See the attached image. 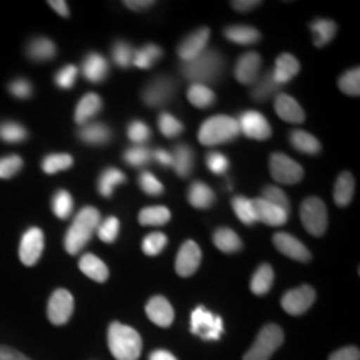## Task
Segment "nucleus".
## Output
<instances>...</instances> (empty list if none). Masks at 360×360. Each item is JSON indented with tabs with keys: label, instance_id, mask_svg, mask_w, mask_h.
<instances>
[{
	"label": "nucleus",
	"instance_id": "f257e3e1",
	"mask_svg": "<svg viewBox=\"0 0 360 360\" xmlns=\"http://www.w3.org/2000/svg\"><path fill=\"white\" fill-rule=\"evenodd\" d=\"M224 72V57L217 51L205 49L199 57L182 65V74L192 84H200L209 87L217 82Z\"/></svg>",
	"mask_w": 360,
	"mask_h": 360
},
{
	"label": "nucleus",
	"instance_id": "f03ea898",
	"mask_svg": "<svg viewBox=\"0 0 360 360\" xmlns=\"http://www.w3.org/2000/svg\"><path fill=\"white\" fill-rule=\"evenodd\" d=\"M98 224H101V212L96 207H84L65 233V250L72 255L79 254L97 231Z\"/></svg>",
	"mask_w": 360,
	"mask_h": 360
},
{
	"label": "nucleus",
	"instance_id": "7ed1b4c3",
	"mask_svg": "<svg viewBox=\"0 0 360 360\" xmlns=\"http://www.w3.org/2000/svg\"><path fill=\"white\" fill-rule=\"evenodd\" d=\"M109 349L117 360H137L142 352V339L135 328L120 322L109 327Z\"/></svg>",
	"mask_w": 360,
	"mask_h": 360
},
{
	"label": "nucleus",
	"instance_id": "20e7f679",
	"mask_svg": "<svg viewBox=\"0 0 360 360\" xmlns=\"http://www.w3.org/2000/svg\"><path fill=\"white\" fill-rule=\"evenodd\" d=\"M238 134L240 130H238V124L233 117L214 115L200 125L199 142L205 147H214L219 143L236 141Z\"/></svg>",
	"mask_w": 360,
	"mask_h": 360
},
{
	"label": "nucleus",
	"instance_id": "39448f33",
	"mask_svg": "<svg viewBox=\"0 0 360 360\" xmlns=\"http://www.w3.org/2000/svg\"><path fill=\"white\" fill-rule=\"evenodd\" d=\"M283 342V332L277 323H267L260 328L257 339L244 354V360H270Z\"/></svg>",
	"mask_w": 360,
	"mask_h": 360
},
{
	"label": "nucleus",
	"instance_id": "423d86ee",
	"mask_svg": "<svg viewBox=\"0 0 360 360\" xmlns=\"http://www.w3.org/2000/svg\"><path fill=\"white\" fill-rule=\"evenodd\" d=\"M327 207L319 197H309L300 207V220H302L305 231L314 237H321L327 231Z\"/></svg>",
	"mask_w": 360,
	"mask_h": 360
},
{
	"label": "nucleus",
	"instance_id": "0eeeda50",
	"mask_svg": "<svg viewBox=\"0 0 360 360\" xmlns=\"http://www.w3.org/2000/svg\"><path fill=\"white\" fill-rule=\"evenodd\" d=\"M191 332L202 340H219L224 334V322L204 305H199L191 315Z\"/></svg>",
	"mask_w": 360,
	"mask_h": 360
},
{
	"label": "nucleus",
	"instance_id": "6e6552de",
	"mask_svg": "<svg viewBox=\"0 0 360 360\" xmlns=\"http://www.w3.org/2000/svg\"><path fill=\"white\" fill-rule=\"evenodd\" d=\"M269 167L272 179L281 184H287V186L299 184L304 177V169L282 152H276V154L270 155Z\"/></svg>",
	"mask_w": 360,
	"mask_h": 360
},
{
	"label": "nucleus",
	"instance_id": "1a4fd4ad",
	"mask_svg": "<svg viewBox=\"0 0 360 360\" xmlns=\"http://www.w3.org/2000/svg\"><path fill=\"white\" fill-rule=\"evenodd\" d=\"M74 314V297L69 290L57 289L49 299L47 317L53 326H64Z\"/></svg>",
	"mask_w": 360,
	"mask_h": 360
},
{
	"label": "nucleus",
	"instance_id": "9d476101",
	"mask_svg": "<svg viewBox=\"0 0 360 360\" xmlns=\"http://www.w3.org/2000/svg\"><path fill=\"white\" fill-rule=\"evenodd\" d=\"M238 130L245 135V137L254 139V141H267L272 134V129L267 122V119L255 110L242 112L240 117L237 119Z\"/></svg>",
	"mask_w": 360,
	"mask_h": 360
},
{
	"label": "nucleus",
	"instance_id": "9b49d317",
	"mask_svg": "<svg viewBox=\"0 0 360 360\" xmlns=\"http://www.w3.org/2000/svg\"><path fill=\"white\" fill-rule=\"evenodd\" d=\"M175 82L170 77H157L143 89L142 98L148 107L165 105L175 96Z\"/></svg>",
	"mask_w": 360,
	"mask_h": 360
},
{
	"label": "nucleus",
	"instance_id": "f8f14e48",
	"mask_svg": "<svg viewBox=\"0 0 360 360\" xmlns=\"http://www.w3.org/2000/svg\"><path fill=\"white\" fill-rule=\"evenodd\" d=\"M315 302V290L310 285H300L285 292L282 297V309L290 315H302Z\"/></svg>",
	"mask_w": 360,
	"mask_h": 360
},
{
	"label": "nucleus",
	"instance_id": "ddd939ff",
	"mask_svg": "<svg viewBox=\"0 0 360 360\" xmlns=\"http://www.w3.org/2000/svg\"><path fill=\"white\" fill-rule=\"evenodd\" d=\"M42 252H44V232L37 227L29 229L20 240V247H19L20 262L27 265V267H32V265L39 262Z\"/></svg>",
	"mask_w": 360,
	"mask_h": 360
},
{
	"label": "nucleus",
	"instance_id": "4468645a",
	"mask_svg": "<svg viewBox=\"0 0 360 360\" xmlns=\"http://www.w3.org/2000/svg\"><path fill=\"white\" fill-rule=\"evenodd\" d=\"M202 260V250L200 247L193 240L184 242V245L180 247L177 260H175V270L180 277H191L197 272Z\"/></svg>",
	"mask_w": 360,
	"mask_h": 360
},
{
	"label": "nucleus",
	"instance_id": "2eb2a0df",
	"mask_svg": "<svg viewBox=\"0 0 360 360\" xmlns=\"http://www.w3.org/2000/svg\"><path fill=\"white\" fill-rule=\"evenodd\" d=\"M272 242L281 254L287 255V257L292 260H297V262H309V260L312 259V254H310L307 247H305L299 238L290 236V233L278 232L274 236Z\"/></svg>",
	"mask_w": 360,
	"mask_h": 360
},
{
	"label": "nucleus",
	"instance_id": "dca6fc26",
	"mask_svg": "<svg viewBox=\"0 0 360 360\" xmlns=\"http://www.w3.org/2000/svg\"><path fill=\"white\" fill-rule=\"evenodd\" d=\"M209 39H210V30L207 29V27L195 30V32H192L191 35H187V37L179 44V49H177L180 60H184V64H186V62H191L193 58L199 57L200 53L207 49Z\"/></svg>",
	"mask_w": 360,
	"mask_h": 360
},
{
	"label": "nucleus",
	"instance_id": "f3484780",
	"mask_svg": "<svg viewBox=\"0 0 360 360\" xmlns=\"http://www.w3.org/2000/svg\"><path fill=\"white\" fill-rule=\"evenodd\" d=\"M260 67H262V58L257 52H247L237 60L236 69V79L244 85H252L257 82L260 77Z\"/></svg>",
	"mask_w": 360,
	"mask_h": 360
},
{
	"label": "nucleus",
	"instance_id": "a211bd4d",
	"mask_svg": "<svg viewBox=\"0 0 360 360\" xmlns=\"http://www.w3.org/2000/svg\"><path fill=\"white\" fill-rule=\"evenodd\" d=\"M146 314L155 326H159L162 328H167L172 326L175 317L172 305H170L169 300L162 295H155L148 300L146 305Z\"/></svg>",
	"mask_w": 360,
	"mask_h": 360
},
{
	"label": "nucleus",
	"instance_id": "6ab92c4d",
	"mask_svg": "<svg viewBox=\"0 0 360 360\" xmlns=\"http://www.w3.org/2000/svg\"><path fill=\"white\" fill-rule=\"evenodd\" d=\"M274 105H276L277 115L281 117L282 120H285V122L300 124L305 120L304 109L300 107V103L297 102L294 97L287 96V94H277Z\"/></svg>",
	"mask_w": 360,
	"mask_h": 360
},
{
	"label": "nucleus",
	"instance_id": "aec40b11",
	"mask_svg": "<svg viewBox=\"0 0 360 360\" xmlns=\"http://www.w3.org/2000/svg\"><path fill=\"white\" fill-rule=\"evenodd\" d=\"M255 215H257V222H264L270 227H281L289 219V212L281 209V207L269 204L264 199H255Z\"/></svg>",
	"mask_w": 360,
	"mask_h": 360
},
{
	"label": "nucleus",
	"instance_id": "412c9836",
	"mask_svg": "<svg viewBox=\"0 0 360 360\" xmlns=\"http://www.w3.org/2000/svg\"><path fill=\"white\" fill-rule=\"evenodd\" d=\"M82 74L89 82H102V80L107 77V74H109V62H107L101 53H89L84 60Z\"/></svg>",
	"mask_w": 360,
	"mask_h": 360
},
{
	"label": "nucleus",
	"instance_id": "4be33fe9",
	"mask_svg": "<svg viewBox=\"0 0 360 360\" xmlns=\"http://www.w3.org/2000/svg\"><path fill=\"white\" fill-rule=\"evenodd\" d=\"M299 70H300L299 60H297L292 53H282V56L277 58L276 69H274V72H270V74H272L274 80H276L278 85H283L290 82V80L299 74Z\"/></svg>",
	"mask_w": 360,
	"mask_h": 360
},
{
	"label": "nucleus",
	"instance_id": "5701e85b",
	"mask_svg": "<svg viewBox=\"0 0 360 360\" xmlns=\"http://www.w3.org/2000/svg\"><path fill=\"white\" fill-rule=\"evenodd\" d=\"M101 109H102V98L94 92L87 94V96H84L77 103V109H75V115H74L75 122L79 125L89 124V120L92 119V117H96L98 112H101Z\"/></svg>",
	"mask_w": 360,
	"mask_h": 360
},
{
	"label": "nucleus",
	"instance_id": "b1692460",
	"mask_svg": "<svg viewBox=\"0 0 360 360\" xmlns=\"http://www.w3.org/2000/svg\"><path fill=\"white\" fill-rule=\"evenodd\" d=\"M193 162H195V155H193V150L186 143H180L174 148L172 152V167L175 174L180 175V177H188L193 169Z\"/></svg>",
	"mask_w": 360,
	"mask_h": 360
},
{
	"label": "nucleus",
	"instance_id": "393cba45",
	"mask_svg": "<svg viewBox=\"0 0 360 360\" xmlns=\"http://www.w3.org/2000/svg\"><path fill=\"white\" fill-rule=\"evenodd\" d=\"M79 137L89 146H103V143L110 142L112 132L103 124H85L79 129Z\"/></svg>",
	"mask_w": 360,
	"mask_h": 360
},
{
	"label": "nucleus",
	"instance_id": "a878e982",
	"mask_svg": "<svg viewBox=\"0 0 360 360\" xmlns=\"http://www.w3.org/2000/svg\"><path fill=\"white\" fill-rule=\"evenodd\" d=\"M79 267L82 270L84 276L96 282H105L109 278V269L103 264V260L96 257L94 254H85L82 259H80Z\"/></svg>",
	"mask_w": 360,
	"mask_h": 360
},
{
	"label": "nucleus",
	"instance_id": "bb28decb",
	"mask_svg": "<svg viewBox=\"0 0 360 360\" xmlns=\"http://www.w3.org/2000/svg\"><path fill=\"white\" fill-rule=\"evenodd\" d=\"M188 202L195 209H210L215 202V193L204 182H193L188 188Z\"/></svg>",
	"mask_w": 360,
	"mask_h": 360
},
{
	"label": "nucleus",
	"instance_id": "cd10ccee",
	"mask_svg": "<svg viewBox=\"0 0 360 360\" xmlns=\"http://www.w3.org/2000/svg\"><path fill=\"white\" fill-rule=\"evenodd\" d=\"M355 180L350 172H342L335 182L334 200L339 207H347L354 197Z\"/></svg>",
	"mask_w": 360,
	"mask_h": 360
},
{
	"label": "nucleus",
	"instance_id": "c85d7f7f",
	"mask_svg": "<svg viewBox=\"0 0 360 360\" xmlns=\"http://www.w3.org/2000/svg\"><path fill=\"white\" fill-rule=\"evenodd\" d=\"M290 143L292 147L297 148L299 152H304L307 155H315L321 152V142L314 137L312 134L305 132V130H292L290 132Z\"/></svg>",
	"mask_w": 360,
	"mask_h": 360
},
{
	"label": "nucleus",
	"instance_id": "c756f323",
	"mask_svg": "<svg viewBox=\"0 0 360 360\" xmlns=\"http://www.w3.org/2000/svg\"><path fill=\"white\" fill-rule=\"evenodd\" d=\"M310 30L314 32L315 47L321 49L334 39V35L337 34V25L330 19H317L310 24Z\"/></svg>",
	"mask_w": 360,
	"mask_h": 360
},
{
	"label": "nucleus",
	"instance_id": "7c9ffc66",
	"mask_svg": "<svg viewBox=\"0 0 360 360\" xmlns=\"http://www.w3.org/2000/svg\"><path fill=\"white\" fill-rule=\"evenodd\" d=\"M214 244L220 252H225V254H233V252H238L242 249L240 237H238L232 229L227 227L217 229V231H215Z\"/></svg>",
	"mask_w": 360,
	"mask_h": 360
},
{
	"label": "nucleus",
	"instance_id": "2f4dec72",
	"mask_svg": "<svg viewBox=\"0 0 360 360\" xmlns=\"http://www.w3.org/2000/svg\"><path fill=\"white\" fill-rule=\"evenodd\" d=\"M27 53H29V57L32 58V60L45 62L56 57L57 47L52 40L45 37H37L29 44V47H27Z\"/></svg>",
	"mask_w": 360,
	"mask_h": 360
},
{
	"label": "nucleus",
	"instance_id": "473e14b6",
	"mask_svg": "<svg viewBox=\"0 0 360 360\" xmlns=\"http://www.w3.org/2000/svg\"><path fill=\"white\" fill-rule=\"evenodd\" d=\"M225 37L231 42L240 44V45H250L260 40V32L257 29L249 25H231L225 29Z\"/></svg>",
	"mask_w": 360,
	"mask_h": 360
},
{
	"label": "nucleus",
	"instance_id": "72a5a7b5",
	"mask_svg": "<svg viewBox=\"0 0 360 360\" xmlns=\"http://www.w3.org/2000/svg\"><path fill=\"white\" fill-rule=\"evenodd\" d=\"M274 269L270 267L269 264H262L260 267L255 270L254 277L250 281V290L254 292L255 295H265L270 290L274 283Z\"/></svg>",
	"mask_w": 360,
	"mask_h": 360
},
{
	"label": "nucleus",
	"instance_id": "f704fd0d",
	"mask_svg": "<svg viewBox=\"0 0 360 360\" xmlns=\"http://www.w3.org/2000/svg\"><path fill=\"white\" fill-rule=\"evenodd\" d=\"M170 220V210L164 205H150L141 210L139 214V224L152 225V227H160Z\"/></svg>",
	"mask_w": 360,
	"mask_h": 360
},
{
	"label": "nucleus",
	"instance_id": "c9c22d12",
	"mask_svg": "<svg viewBox=\"0 0 360 360\" xmlns=\"http://www.w3.org/2000/svg\"><path fill=\"white\" fill-rule=\"evenodd\" d=\"M162 57V49L155 44H147L143 47L134 51L132 64L139 69H150L157 60Z\"/></svg>",
	"mask_w": 360,
	"mask_h": 360
},
{
	"label": "nucleus",
	"instance_id": "e433bc0d",
	"mask_svg": "<svg viewBox=\"0 0 360 360\" xmlns=\"http://www.w3.org/2000/svg\"><path fill=\"white\" fill-rule=\"evenodd\" d=\"M187 98L193 107H199V109H207V107H210L214 103L215 94H214V90L210 87H207V85L192 84L191 87H188Z\"/></svg>",
	"mask_w": 360,
	"mask_h": 360
},
{
	"label": "nucleus",
	"instance_id": "4c0bfd02",
	"mask_svg": "<svg viewBox=\"0 0 360 360\" xmlns=\"http://www.w3.org/2000/svg\"><path fill=\"white\" fill-rule=\"evenodd\" d=\"M125 182V175L120 172L119 169L115 167H107L101 174V179H98V192L102 193L103 197H110L114 193L115 186Z\"/></svg>",
	"mask_w": 360,
	"mask_h": 360
},
{
	"label": "nucleus",
	"instance_id": "58836bf2",
	"mask_svg": "<svg viewBox=\"0 0 360 360\" xmlns=\"http://www.w3.org/2000/svg\"><path fill=\"white\" fill-rule=\"evenodd\" d=\"M282 85H278L276 80H274L272 74H265L264 77H259L257 82L254 84V89H252V97L257 102L267 101L269 97H272L274 94H277L281 90Z\"/></svg>",
	"mask_w": 360,
	"mask_h": 360
},
{
	"label": "nucleus",
	"instance_id": "ea45409f",
	"mask_svg": "<svg viewBox=\"0 0 360 360\" xmlns=\"http://www.w3.org/2000/svg\"><path fill=\"white\" fill-rule=\"evenodd\" d=\"M232 207L236 210L237 217L240 219L242 224L252 225L257 222V215H255V207L254 200L247 199V197H233L232 199Z\"/></svg>",
	"mask_w": 360,
	"mask_h": 360
},
{
	"label": "nucleus",
	"instance_id": "a19ab883",
	"mask_svg": "<svg viewBox=\"0 0 360 360\" xmlns=\"http://www.w3.org/2000/svg\"><path fill=\"white\" fill-rule=\"evenodd\" d=\"M72 164H74V159L69 154H51L44 159L42 170L45 174H57L70 169Z\"/></svg>",
	"mask_w": 360,
	"mask_h": 360
},
{
	"label": "nucleus",
	"instance_id": "79ce46f5",
	"mask_svg": "<svg viewBox=\"0 0 360 360\" xmlns=\"http://www.w3.org/2000/svg\"><path fill=\"white\" fill-rule=\"evenodd\" d=\"M52 210L58 219H69L74 210V199L67 191H58L52 199Z\"/></svg>",
	"mask_w": 360,
	"mask_h": 360
},
{
	"label": "nucleus",
	"instance_id": "37998d69",
	"mask_svg": "<svg viewBox=\"0 0 360 360\" xmlns=\"http://www.w3.org/2000/svg\"><path fill=\"white\" fill-rule=\"evenodd\" d=\"M152 159V150L146 146H134L125 150L124 160L132 167H146Z\"/></svg>",
	"mask_w": 360,
	"mask_h": 360
},
{
	"label": "nucleus",
	"instance_id": "c03bdc74",
	"mask_svg": "<svg viewBox=\"0 0 360 360\" xmlns=\"http://www.w3.org/2000/svg\"><path fill=\"white\" fill-rule=\"evenodd\" d=\"M339 89L347 96L357 97L360 94V69H350L339 79Z\"/></svg>",
	"mask_w": 360,
	"mask_h": 360
},
{
	"label": "nucleus",
	"instance_id": "a18cd8bd",
	"mask_svg": "<svg viewBox=\"0 0 360 360\" xmlns=\"http://www.w3.org/2000/svg\"><path fill=\"white\" fill-rule=\"evenodd\" d=\"M0 139L8 143H19L27 139V130L20 124L2 122L0 124Z\"/></svg>",
	"mask_w": 360,
	"mask_h": 360
},
{
	"label": "nucleus",
	"instance_id": "49530a36",
	"mask_svg": "<svg viewBox=\"0 0 360 360\" xmlns=\"http://www.w3.org/2000/svg\"><path fill=\"white\" fill-rule=\"evenodd\" d=\"M112 58L119 67L122 69H127V67L132 64V58H134V49L132 45L127 42H122V40H117L112 47Z\"/></svg>",
	"mask_w": 360,
	"mask_h": 360
},
{
	"label": "nucleus",
	"instance_id": "de8ad7c7",
	"mask_svg": "<svg viewBox=\"0 0 360 360\" xmlns=\"http://www.w3.org/2000/svg\"><path fill=\"white\" fill-rule=\"evenodd\" d=\"M159 129L160 132L169 139L179 137V135L184 132L182 122H179V120L175 119L172 114H169V112H162L159 115Z\"/></svg>",
	"mask_w": 360,
	"mask_h": 360
},
{
	"label": "nucleus",
	"instance_id": "09e8293b",
	"mask_svg": "<svg viewBox=\"0 0 360 360\" xmlns=\"http://www.w3.org/2000/svg\"><path fill=\"white\" fill-rule=\"evenodd\" d=\"M165 245H167V236L162 232H152L143 238L142 250L147 255H157L164 250Z\"/></svg>",
	"mask_w": 360,
	"mask_h": 360
},
{
	"label": "nucleus",
	"instance_id": "8fccbe9b",
	"mask_svg": "<svg viewBox=\"0 0 360 360\" xmlns=\"http://www.w3.org/2000/svg\"><path fill=\"white\" fill-rule=\"evenodd\" d=\"M119 231H120V222L119 219L115 217L105 219L102 224H98L97 227L98 237H101V240L105 242V244H112V242L117 238V236H119Z\"/></svg>",
	"mask_w": 360,
	"mask_h": 360
},
{
	"label": "nucleus",
	"instance_id": "3c124183",
	"mask_svg": "<svg viewBox=\"0 0 360 360\" xmlns=\"http://www.w3.org/2000/svg\"><path fill=\"white\" fill-rule=\"evenodd\" d=\"M260 199H264L265 202H269V204H272V205L281 207V209L287 210V212H289V209H290V202H289V199H287L285 192L281 191L278 187L267 186L264 188L262 197H260Z\"/></svg>",
	"mask_w": 360,
	"mask_h": 360
},
{
	"label": "nucleus",
	"instance_id": "603ef678",
	"mask_svg": "<svg viewBox=\"0 0 360 360\" xmlns=\"http://www.w3.org/2000/svg\"><path fill=\"white\" fill-rule=\"evenodd\" d=\"M24 167V160L19 155H7L0 159V179H11Z\"/></svg>",
	"mask_w": 360,
	"mask_h": 360
},
{
	"label": "nucleus",
	"instance_id": "864d4df0",
	"mask_svg": "<svg viewBox=\"0 0 360 360\" xmlns=\"http://www.w3.org/2000/svg\"><path fill=\"white\" fill-rule=\"evenodd\" d=\"M127 135L135 146H142L143 142L150 139V129H148L147 124L141 122V120H134V122L129 124Z\"/></svg>",
	"mask_w": 360,
	"mask_h": 360
},
{
	"label": "nucleus",
	"instance_id": "5fc2aeb1",
	"mask_svg": "<svg viewBox=\"0 0 360 360\" xmlns=\"http://www.w3.org/2000/svg\"><path fill=\"white\" fill-rule=\"evenodd\" d=\"M139 186L147 195H160L164 192V186L160 184V180L155 177L154 174L150 172H142L141 177H139Z\"/></svg>",
	"mask_w": 360,
	"mask_h": 360
},
{
	"label": "nucleus",
	"instance_id": "6e6d98bb",
	"mask_svg": "<svg viewBox=\"0 0 360 360\" xmlns=\"http://www.w3.org/2000/svg\"><path fill=\"white\" fill-rule=\"evenodd\" d=\"M205 164L210 169V172L217 175L225 174L229 169V159L224 154H220V152H210V154H207Z\"/></svg>",
	"mask_w": 360,
	"mask_h": 360
},
{
	"label": "nucleus",
	"instance_id": "4d7b16f0",
	"mask_svg": "<svg viewBox=\"0 0 360 360\" xmlns=\"http://www.w3.org/2000/svg\"><path fill=\"white\" fill-rule=\"evenodd\" d=\"M77 74H79L77 67H75V65H65L64 69H60L57 72L56 84L60 89H70L72 85L75 84V80H77Z\"/></svg>",
	"mask_w": 360,
	"mask_h": 360
},
{
	"label": "nucleus",
	"instance_id": "13d9d810",
	"mask_svg": "<svg viewBox=\"0 0 360 360\" xmlns=\"http://www.w3.org/2000/svg\"><path fill=\"white\" fill-rule=\"evenodd\" d=\"M8 90L13 97L17 98H29L32 96V84L25 79H17L8 85Z\"/></svg>",
	"mask_w": 360,
	"mask_h": 360
},
{
	"label": "nucleus",
	"instance_id": "bf43d9fd",
	"mask_svg": "<svg viewBox=\"0 0 360 360\" xmlns=\"http://www.w3.org/2000/svg\"><path fill=\"white\" fill-rule=\"evenodd\" d=\"M328 360H360V350L357 347H344L335 350Z\"/></svg>",
	"mask_w": 360,
	"mask_h": 360
},
{
	"label": "nucleus",
	"instance_id": "052dcab7",
	"mask_svg": "<svg viewBox=\"0 0 360 360\" xmlns=\"http://www.w3.org/2000/svg\"><path fill=\"white\" fill-rule=\"evenodd\" d=\"M0 360H30L25 357L24 354H20L19 350L6 347V345H0Z\"/></svg>",
	"mask_w": 360,
	"mask_h": 360
},
{
	"label": "nucleus",
	"instance_id": "680f3d73",
	"mask_svg": "<svg viewBox=\"0 0 360 360\" xmlns=\"http://www.w3.org/2000/svg\"><path fill=\"white\" fill-rule=\"evenodd\" d=\"M152 157H154L160 165H164V167H172V154H170V152L157 148V150L152 152Z\"/></svg>",
	"mask_w": 360,
	"mask_h": 360
},
{
	"label": "nucleus",
	"instance_id": "e2e57ef3",
	"mask_svg": "<svg viewBox=\"0 0 360 360\" xmlns=\"http://www.w3.org/2000/svg\"><path fill=\"white\" fill-rule=\"evenodd\" d=\"M125 7H129L130 11H146V8L154 6V2L152 0H129V2H124Z\"/></svg>",
	"mask_w": 360,
	"mask_h": 360
},
{
	"label": "nucleus",
	"instance_id": "0e129e2a",
	"mask_svg": "<svg viewBox=\"0 0 360 360\" xmlns=\"http://www.w3.org/2000/svg\"><path fill=\"white\" fill-rule=\"evenodd\" d=\"M259 4H260L259 0H247V2H242V0H236V2H232L231 6L238 12H247V11H252L254 7H257Z\"/></svg>",
	"mask_w": 360,
	"mask_h": 360
},
{
	"label": "nucleus",
	"instance_id": "69168bd1",
	"mask_svg": "<svg viewBox=\"0 0 360 360\" xmlns=\"http://www.w3.org/2000/svg\"><path fill=\"white\" fill-rule=\"evenodd\" d=\"M49 6H51L57 13H60L62 17H69V13H70L69 7H67V4L64 2V0H51V2H49Z\"/></svg>",
	"mask_w": 360,
	"mask_h": 360
},
{
	"label": "nucleus",
	"instance_id": "338daca9",
	"mask_svg": "<svg viewBox=\"0 0 360 360\" xmlns=\"http://www.w3.org/2000/svg\"><path fill=\"white\" fill-rule=\"evenodd\" d=\"M148 360H177V357H175L174 354H170L169 350H154V352L150 354V357H148Z\"/></svg>",
	"mask_w": 360,
	"mask_h": 360
}]
</instances>
